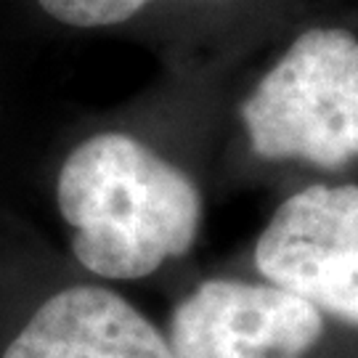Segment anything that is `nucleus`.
<instances>
[{"label": "nucleus", "mask_w": 358, "mask_h": 358, "mask_svg": "<svg viewBox=\"0 0 358 358\" xmlns=\"http://www.w3.org/2000/svg\"><path fill=\"white\" fill-rule=\"evenodd\" d=\"M250 141L266 159L340 167L358 157V40L308 29L244 101Z\"/></svg>", "instance_id": "obj_2"}, {"label": "nucleus", "mask_w": 358, "mask_h": 358, "mask_svg": "<svg viewBox=\"0 0 358 358\" xmlns=\"http://www.w3.org/2000/svg\"><path fill=\"white\" fill-rule=\"evenodd\" d=\"M56 199L75 229V257L103 279H141L183 255L202 217L192 178L125 133L80 143L62 165Z\"/></svg>", "instance_id": "obj_1"}, {"label": "nucleus", "mask_w": 358, "mask_h": 358, "mask_svg": "<svg viewBox=\"0 0 358 358\" xmlns=\"http://www.w3.org/2000/svg\"><path fill=\"white\" fill-rule=\"evenodd\" d=\"M324 332L319 308L279 287L205 282L173 313L176 358H303Z\"/></svg>", "instance_id": "obj_4"}, {"label": "nucleus", "mask_w": 358, "mask_h": 358, "mask_svg": "<svg viewBox=\"0 0 358 358\" xmlns=\"http://www.w3.org/2000/svg\"><path fill=\"white\" fill-rule=\"evenodd\" d=\"M284 292L358 327V186H308L284 202L255 247Z\"/></svg>", "instance_id": "obj_3"}, {"label": "nucleus", "mask_w": 358, "mask_h": 358, "mask_svg": "<svg viewBox=\"0 0 358 358\" xmlns=\"http://www.w3.org/2000/svg\"><path fill=\"white\" fill-rule=\"evenodd\" d=\"M53 19L72 27H109L128 22L152 0H38Z\"/></svg>", "instance_id": "obj_6"}, {"label": "nucleus", "mask_w": 358, "mask_h": 358, "mask_svg": "<svg viewBox=\"0 0 358 358\" xmlns=\"http://www.w3.org/2000/svg\"><path fill=\"white\" fill-rule=\"evenodd\" d=\"M3 358H176V353L120 294L103 287H69L38 308Z\"/></svg>", "instance_id": "obj_5"}]
</instances>
